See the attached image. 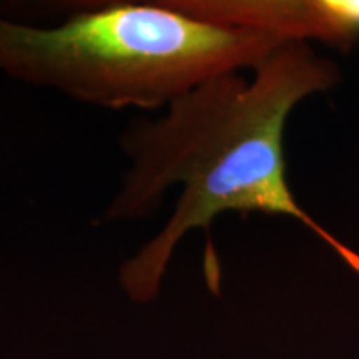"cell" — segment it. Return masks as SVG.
<instances>
[{"label": "cell", "mask_w": 359, "mask_h": 359, "mask_svg": "<svg viewBox=\"0 0 359 359\" xmlns=\"http://www.w3.org/2000/svg\"><path fill=\"white\" fill-rule=\"evenodd\" d=\"M60 24L0 17V72L85 105L163 110L218 75L255 70L281 42L188 15L170 0L87 2Z\"/></svg>", "instance_id": "obj_2"}, {"label": "cell", "mask_w": 359, "mask_h": 359, "mask_svg": "<svg viewBox=\"0 0 359 359\" xmlns=\"http://www.w3.org/2000/svg\"><path fill=\"white\" fill-rule=\"evenodd\" d=\"M251 72V79L231 72L206 80L175 98L163 115L133 120L120 135L128 168L102 224L154 217L167 193L182 188L163 226L120 264V288L130 302L158 298L175 253L195 230L206 235L205 278L218 294L222 275L210 233L217 217L228 212L293 218L359 275L358 251L298 203L286 173L291 111L313 93L333 88L339 69L309 43L290 42Z\"/></svg>", "instance_id": "obj_1"}, {"label": "cell", "mask_w": 359, "mask_h": 359, "mask_svg": "<svg viewBox=\"0 0 359 359\" xmlns=\"http://www.w3.org/2000/svg\"><path fill=\"white\" fill-rule=\"evenodd\" d=\"M188 15L269 35L311 40L346 52L359 42V0H170Z\"/></svg>", "instance_id": "obj_3"}]
</instances>
